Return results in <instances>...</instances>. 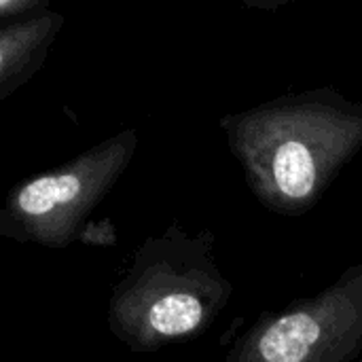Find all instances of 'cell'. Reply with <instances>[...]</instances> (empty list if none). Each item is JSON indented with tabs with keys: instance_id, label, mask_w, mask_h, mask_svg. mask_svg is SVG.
<instances>
[{
	"instance_id": "3957f363",
	"label": "cell",
	"mask_w": 362,
	"mask_h": 362,
	"mask_svg": "<svg viewBox=\"0 0 362 362\" xmlns=\"http://www.w3.org/2000/svg\"><path fill=\"white\" fill-rule=\"evenodd\" d=\"M136 146L138 132L127 129L62 168L15 185L0 210V235L47 248H66L83 238L85 221L123 176Z\"/></svg>"
},
{
	"instance_id": "5b68a950",
	"label": "cell",
	"mask_w": 362,
	"mask_h": 362,
	"mask_svg": "<svg viewBox=\"0 0 362 362\" xmlns=\"http://www.w3.org/2000/svg\"><path fill=\"white\" fill-rule=\"evenodd\" d=\"M64 23V15L47 11H34L13 21L4 19L0 30V100H6L40 68Z\"/></svg>"
},
{
	"instance_id": "6da1fadb",
	"label": "cell",
	"mask_w": 362,
	"mask_h": 362,
	"mask_svg": "<svg viewBox=\"0 0 362 362\" xmlns=\"http://www.w3.org/2000/svg\"><path fill=\"white\" fill-rule=\"evenodd\" d=\"M255 197L272 212L310 210L362 148V102L333 87L282 95L221 121Z\"/></svg>"
},
{
	"instance_id": "277c9868",
	"label": "cell",
	"mask_w": 362,
	"mask_h": 362,
	"mask_svg": "<svg viewBox=\"0 0 362 362\" xmlns=\"http://www.w3.org/2000/svg\"><path fill=\"white\" fill-rule=\"evenodd\" d=\"M362 352V261L314 297L265 312L225 362H354Z\"/></svg>"
},
{
	"instance_id": "8992f818",
	"label": "cell",
	"mask_w": 362,
	"mask_h": 362,
	"mask_svg": "<svg viewBox=\"0 0 362 362\" xmlns=\"http://www.w3.org/2000/svg\"><path fill=\"white\" fill-rule=\"evenodd\" d=\"M47 6V2H36V0H2L0 2V11L4 19H13V17H21L28 13H34L36 8Z\"/></svg>"
},
{
	"instance_id": "7a4b0ae2",
	"label": "cell",
	"mask_w": 362,
	"mask_h": 362,
	"mask_svg": "<svg viewBox=\"0 0 362 362\" xmlns=\"http://www.w3.org/2000/svg\"><path fill=\"white\" fill-rule=\"evenodd\" d=\"M214 242L210 231L191 235L180 225L148 238L112 286L110 333L140 354L206 333L233 295Z\"/></svg>"
}]
</instances>
